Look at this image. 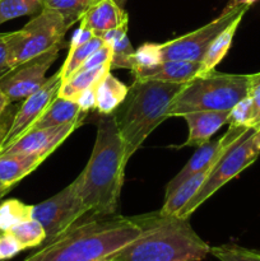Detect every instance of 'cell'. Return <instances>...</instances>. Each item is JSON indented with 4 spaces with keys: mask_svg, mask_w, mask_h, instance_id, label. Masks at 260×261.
I'll return each instance as SVG.
<instances>
[{
    "mask_svg": "<svg viewBox=\"0 0 260 261\" xmlns=\"http://www.w3.org/2000/svg\"><path fill=\"white\" fill-rule=\"evenodd\" d=\"M103 45V40L98 36H94L91 41L86 42L84 45L69 48L68 56H66L65 61H64L63 66L60 69L61 81H65V79L70 78L73 74H75L82 68V65L86 63L87 59Z\"/></svg>",
    "mask_w": 260,
    "mask_h": 261,
    "instance_id": "cb8c5ba5",
    "label": "cell"
},
{
    "mask_svg": "<svg viewBox=\"0 0 260 261\" xmlns=\"http://www.w3.org/2000/svg\"><path fill=\"white\" fill-rule=\"evenodd\" d=\"M98 84V83H97ZM97 84L89 87V88L84 89L81 94L78 96V98L75 99V102L78 103L79 109L82 110V112L87 114V112L92 111V110H96L97 105V96H96V89Z\"/></svg>",
    "mask_w": 260,
    "mask_h": 261,
    "instance_id": "e575fe53",
    "label": "cell"
},
{
    "mask_svg": "<svg viewBox=\"0 0 260 261\" xmlns=\"http://www.w3.org/2000/svg\"><path fill=\"white\" fill-rule=\"evenodd\" d=\"M229 111H193L183 116L189 126V137L183 147H194L209 142L223 125L228 124Z\"/></svg>",
    "mask_w": 260,
    "mask_h": 261,
    "instance_id": "2e32d148",
    "label": "cell"
},
{
    "mask_svg": "<svg viewBox=\"0 0 260 261\" xmlns=\"http://www.w3.org/2000/svg\"><path fill=\"white\" fill-rule=\"evenodd\" d=\"M0 119H2V117H0ZM3 134H4V132H0V139H2V137H3Z\"/></svg>",
    "mask_w": 260,
    "mask_h": 261,
    "instance_id": "7bdbcfd3",
    "label": "cell"
},
{
    "mask_svg": "<svg viewBox=\"0 0 260 261\" xmlns=\"http://www.w3.org/2000/svg\"><path fill=\"white\" fill-rule=\"evenodd\" d=\"M257 0H229L228 4L226 5V8H236V7H251L254 3H256Z\"/></svg>",
    "mask_w": 260,
    "mask_h": 261,
    "instance_id": "74e56055",
    "label": "cell"
},
{
    "mask_svg": "<svg viewBox=\"0 0 260 261\" xmlns=\"http://www.w3.org/2000/svg\"><path fill=\"white\" fill-rule=\"evenodd\" d=\"M93 4L91 0H43L42 8L56 10L65 18L69 27L81 22L84 13Z\"/></svg>",
    "mask_w": 260,
    "mask_h": 261,
    "instance_id": "4316f807",
    "label": "cell"
},
{
    "mask_svg": "<svg viewBox=\"0 0 260 261\" xmlns=\"http://www.w3.org/2000/svg\"><path fill=\"white\" fill-rule=\"evenodd\" d=\"M126 163L116 119L114 115H101L92 154L79 173L81 196L88 216L117 214Z\"/></svg>",
    "mask_w": 260,
    "mask_h": 261,
    "instance_id": "7a4b0ae2",
    "label": "cell"
},
{
    "mask_svg": "<svg viewBox=\"0 0 260 261\" xmlns=\"http://www.w3.org/2000/svg\"><path fill=\"white\" fill-rule=\"evenodd\" d=\"M222 153L213 161V162L209 163V165L206 166V167H204L203 170H200L199 172H196L195 175H193L191 177H189L188 180L184 181V182L181 184V185H178L170 195L166 196L165 203H163L160 213L163 214V216H177V214L185 208L186 204L196 195V193H198L199 189L203 186V184L205 182L209 173L212 172L214 165H216L218 158L222 155Z\"/></svg>",
    "mask_w": 260,
    "mask_h": 261,
    "instance_id": "e0dca14e",
    "label": "cell"
},
{
    "mask_svg": "<svg viewBox=\"0 0 260 261\" xmlns=\"http://www.w3.org/2000/svg\"><path fill=\"white\" fill-rule=\"evenodd\" d=\"M111 47L107 45H103L102 47H99L98 50L94 51V53L87 59V61L82 65V68L79 69V70H82V69L96 68V66L105 65V64H110V65H111Z\"/></svg>",
    "mask_w": 260,
    "mask_h": 261,
    "instance_id": "836d02e7",
    "label": "cell"
},
{
    "mask_svg": "<svg viewBox=\"0 0 260 261\" xmlns=\"http://www.w3.org/2000/svg\"><path fill=\"white\" fill-rule=\"evenodd\" d=\"M69 24L56 10L41 8L20 30L7 32L13 68L61 45Z\"/></svg>",
    "mask_w": 260,
    "mask_h": 261,
    "instance_id": "52a82bcc",
    "label": "cell"
},
{
    "mask_svg": "<svg viewBox=\"0 0 260 261\" xmlns=\"http://www.w3.org/2000/svg\"><path fill=\"white\" fill-rule=\"evenodd\" d=\"M13 69L9 46L7 42V32L0 33V78Z\"/></svg>",
    "mask_w": 260,
    "mask_h": 261,
    "instance_id": "d590c367",
    "label": "cell"
},
{
    "mask_svg": "<svg viewBox=\"0 0 260 261\" xmlns=\"http://www.w3.org/2000/svg\"><path fill=\"white\" fill-rule=\"evenodd\" d=\"M114 2L116 3L117 5H120V7H121V8H124L125 4H126L127 0H114Z\"/></svg>",
    "mask_w": 260,
    "mask_h": 261,
    "instance_id": "ab89813d",
    "label": "cell"
},
{
    "mask_svg": "<svg viewBox=\"0 0 260 261\" xmlns=\"http://www.w3.org/2000/svg\"><path fill=\"white\" fill-rule=\"evenodd\" d=\"M252 99L247 96L235 105L228 115V124L231 126H251Z\"/></svg>",
    "mask_w": 260,
    "mask_h": 261,
    "instance_id": "4dcf8cb0",
    "label": "cell"
},
{
    "mask_svg": "<svg viewBox=\"0 0 260 261\" xmlns=\"http://www.w3.org/2000/svg\"><path fill=\"white\" fill-rule=\"evenodd\" d=\"M32 205L18 199H8L0 203V233L10 231L15 224L31 218Z\"/></svg>",
    "mask_w": 260,
    "mask_h": 261,
    "instance_id": "484cf974",
    "label": "cell"
},
{
    "mask_svg": "<svg viewBox=\"0 0 260 261\" xmlns=\"http://www.w3.org/2000/svg\"><path fill=\"white\" fill-rule=\"evenodd\" d=\"M43 0H0V25L15 18L36 14Z\"/></svg>",
    "mask_w": 260,
    "mask_h": 261,
    "instance_id": "83f0119b",
    "label": "cell"
},
{
    "mask_svg": "<svg viewBox=\"0 0 260 261\" xmlns=\"http://www.w3.org/2000/svg\"><path fill=\"white\" fill-rule=\"evenodd\" d=\"M257 130V127L249 126L224 149L205 182L199 189L196 195L186 204L185 208L177 214L178 217L189 219V217L222 186L226 185L232 178L237 177L242 171L256 161L257 155L260 154L256 142Z\"/></svg>",
    "mask_w": 260,
    "mask_h": 261,
    "instance_id": "8992f818",
    "label": "cell"
},
{
    "mask_svg": "<svg viewBox=\"0 0 260 261\" xmlns=\"http://www.w3.org/2000/svg\"><path fill=\"white\" fill-rule=\"evenodd\" d=\"M140 218L139 237L107 261H201L211 251L188 219L160 212Z\"/></svg>",
    "mask_w": 260,
    "mask_h": 261,
    "instance_id": "3957f363",
    "label": "cell"
},
{
    "mask_svg": "<svg viewBox=\"0 0 260 261\" xmlns=\"http://www.w3.org/2000/svg\"><path fill=\"white\" fill-rule=\"evenodd\" d=\"M86 216L88 212L82 200L79 176L58 194L32 205L31 212V218L40 222L45 228V242L56 239Z\"/></svg>",
    "mask_w": 260,
    "mask_h": 261,
    "instance_id": "ba28073f",
    "label": "cell"
},
{
    "mask_svg": "<svg viewBox=\"0 0 260 261\" xmlns=\"http://www.w3.org/2000/svg\"><path fill=\"white\" fill-rule=\"evenodd\" d=\"M87 114L82 112L75 101L56 97L31 129H46V127L63 126L71 122H83Z\"/></svg>",
    "mask_w": 260,
    "mask_h": 261,
    "instance_id": "d6986e66",
    "label": "cell"
},
{
    "mask_svg": "<svg viewBox=\"0 0 260 261\" xmlns=\"http://www.w3.org/2000/svg\"><path fill=\"white\" fill-rule=\"evenodd\" d=\"M91 2H93V3H96V2H97V0H91Z\"/></svg>",
    "mask_w": 260,
    "mask_h": 261,
    "instance_id": "ee69618b",
    "label": "cell"
},
{
    "mask_svg": "<svg viewBox=\"0 0 260 261\" xmlns=\"http://www.w3.org/2000/svg\"><path fill=\"white\" fill-rule=\"evenodd\" d=\"M201 71L200 61L162 60L160 64L147 69L134 71V79L160 81L166 83L188 84L199 76Z\"/></svg>",
    "mask_w": 260,
    "mask_h": 261,
    "instance_id": "5bb4252c",
    "label": "cell"
},
{
    "mask_svg": "<svg viewBox=\"0 0 260 261\" xmlns=\"http://www.w3.org/2000/svg\"><path fill=\"white\" fill-rule=\"evenodd\" d=\"M23 251L22 245L10 232L0 233V259L9 260Z\"/></svg>",
    "mask_w": 260,
    "mask_h": 261,
    "instance_id": "d6a6232c",
    "label": "cell"
},
{
    "mask_svg": "<svg viewBox=\"0 0 260 261\" xmlns=\"http://www.w3.org/2000/svg\"><path fill=\"white\" fill-rule=\"evenodd\" d=\"M9 105H10L9 99L7 98V96L4 94V92L0 89V117L5 114V111H7V109Z\"/></svg>",
    "mask_w": 260,
    "mask_h": 261,
    "instance_id": "f35d334b",
    "label": "cell"
},
{
    "mask_svg": "<svg viewBox=\"0 0 260 261\" xmlns=\"http://www.w3.org/2000/svg\"><path fill=\"white\" fill-rule=\"evenodd\" d=\"M245 14H240L239 17L235 18L226 28H224L222 32H219L217 35V37L212 41V43L209 45L208 50H206L205 55H204L201 63V71L199 74V76L204 75V74L211 73L212 70L216 69V66L221 63L224 59V56L228 53L229 47L232 45V41H233L235 33H236L237 28H239L240 23H241L242 18Z\"/></svg>",
    "mask_w": 260,
    "mask_h": 261,
    "instance_id": "603a6c76",
    "label": "cell"
},
{
    "mask_svg": "<svg viewBox=\"0 0 260 261\" xmlns=\"http://www.w3.org/2000/svg\"><path fill=\"white\" fill-rule=\"evenodd\" d=\"M256 142H257V148H259V152H260V129L257 130L256 133Z\"/></svg>",
    "mask_w": 260,
    "mask_h": 261,
    "instance_id": "b9f144b4",
    "label": "cell"
},
{
    "mask_svg": "<svg viewBox=\"0 0 260 261\" xmlns=\"http://www.w3.org/2000/svg\"><path fill=\"white\" fill-rule=\"evenodd\" d=\"M8 232H10L18 240V242L22 245L23 250L40 247L46 241L45 228L40 222L33 218H28L20 223L15 224Z\"/></svg>",
    "mask_w": 260,
    "mask_h": 261,
    "instance_id": "d4e9b609",
    "label": "cell"
},
{
    "mask_svg": "<svg viewBox=\"0 0 260 261\" xmlns=\"http://www.w3.org/2000/svg\"><path fill=\"white\" fill-rule=\"evenodd\" d=\"M251 74H227L212 70L188 83L173 101L168 117L193 111H231L250 94Z\"/></svg>",
    "mask_w": 260,
    "mask_h": 261,
    "instance_id": "5b68a950",
    "label": "cell"
},
{
    "mask_svg": "<svg viewBox=\"0 0 260 261\" xmlns=\"http://www.w3.org/2000/svg\"><path fill=\"white\" fill-rule=\"evenodd\" d=\"M249 126H231L229 125L228 130H227L226 134L222 138L217 140H209V142L204 143V144L199 145L198 150H195L193 155H191L190 160L188 161L185 166L181 168V171H178L177 175L173 178H171V181H168L167 186H166V196L170 195L178 185L184 182L185 180H188L189 177H191L193 175H195L196 172H199L200 170H203L204 167L209 165V163L213 162L235 139L240 137L245 130Z\"/></svg>",
    "mask_w": 260,
    "mask_h": 261,
    "instance_id": "4fadbf2b",
    "label": "cell"
},
{
    "mask_svg": "<svg viewBox=\"0 0 260 261\" xmlns=\"http://www.w3.org/2000/svg\"><path fill=\"white\" fill-rule=\"evenodd\" d=\"M185 86L134 79V83L129 87L126 98L114 114L125 145L126 162H129L153 130L168 119V111L173 101Z\"/></svg>",
    "mask_w": 260,
    "mask_h": 261,
    "instance_id": "277c9868",
    "label": "cell"
},
{
    "mask_svg": "<svg viewBox=\"0 0 260 261\" xmlns=\"http://www.w3.org/2000/svg\"><path fill=\"white\" fill-rule=\"evenodd\" d=\"M127 92L129 87L109 71L97 84L96 111L99 115H114L125 101Z\"/></svg>",
    "mask_w": 260,
    "mask_h": 261,
    "instance_id": "ffe728a7",
    "label": "cell"
},
{
    "mask_svg": "<svg viewBox=\"0 0 260 261\" xmlns=\"http://www.w3.org/2000/svg\"><path fill=\"white\" fill-rule=\"evenodd\" d=\"M91 28L96 36H101L107 31L129 25V17L124 8L114 0H97L88 8L81 22Z\"/></svg>",
    "mask_w": 260,
    "mask_h": 261,
    "instance_id": "9a60e30c",
    "label": "cell"
},
{
    "mask_svg": "<svg viewBox=\"0 0 260 261\" xmlns=\"http://www.w3.org/2000/svg\"><path fill=\"white\" fill-rule=\"evenodd\" d=\"M109 71H111V65L110 64H105V65L96 66V68L92 69H82V70H78L70 78L65 79V81H61L58 96L61 97V98L75 101L84 89L99 83V81Z\"/></svg>",
    "mask_w": 260,
    "mask_h": 261,
    "instance_id": "44dd1931",
    "label": "cell"
},
{
    "mask_svg": "<svg viewBox=\"0 0 260 261\" xmlns=\"http://www.w3.org/2000/svg\"><path fill=\"white\" fill-rule=\"evenodd\" d=\"M162 61V54H161L160 43L145 42L138 48H135L134 55H133V66L132 73L140 70V69H147L150 66H154Z\"/></svg>",
    "mask_w": 260,
    "mask_h": 261,
    "instance_id": "f546056e",
    "label": "cell"
},
{
    "mask_svg": "<svg viewBox=\"0 0 260 261\" xmlns=\"http://www.w3.org/2000/svg\"><path fill=\"white\" fill-rule=\"evenodd\" d=\"M82 125L81 121L71 122L63 126L46 127V129H30L15 142L0 150V153H20L46 158L55 152L59 145L65 142Z\"/></svg>",
    "mask_w": 260,
    "mask_h": 261,
    "instance_id": "7c38bea8",
    "label": "cell"
},
{
    "mask_svg": "<svg viewBox=\"0 0 260 261\" xmlns=\"http://www.w3.org/2000/svg\"><path fill=\"white\" fill-rule=\"evenodd\" d=\"M209 254L219 261H260V252L233 244L211 247Z\"/></svg>",
    "mask_w": 260,
    "mask_h": 261,
    "instance_id": "f1b7e54d",
    "label": "cell"
},
{
    "mask_svg": "<svg viewBox=\"0 0 260 261\" xmlns=\"http://www.w3.org/2000/svg\"><path fill=\"white\" fill-rule=\"evenodd\" d=\"M142 232L140 216H86L22 261H107Z\"/></svg>",
    "mask_w": 260,
    "mask_h": 261,
    "instance_id": "6da1fadb",
    "label": "cell"
},
{
    "mask_svg": "<svg viewBox=\"0 0 260 261\" xmlns=\"http://www.w3.org/2000/svg\"><path fill=\"white\" fill-rule=\"evenodd\" d=\"M60 48L61 45L30 59L14 66L0 78V89L4 92L10 103L27 98L47 82L46 73L58 59Z\"/></svg>",
    "mask_w": 260,
    "mask_h": 261,
    "instance_id": "30bf717a",
    "label": "cell"
},
{
    "mask_svg": "<svg viewBox=\"0 0 260 261\" xmlns=\"http://www.w3.org/2000/svg\"><path fill=\"white\" fill-rule=\"evenodd\" d=\"M94 36L96 35H94L93 31H92L91 28L87 27V25L83 24V23H79V28L74 32L73 37H71L70 40L69 48H74V47H78V46L81 45H84L86 42L91 41Z\"/></svg>",
    "mask_w": 260,
    "mask_h": 261,
    "instance_id": "8d00e7d4",
    "label": "cell"
},
{
    "mask_svg": "<svg viewBox=\"0 0 260 261\" xmlns=\"http://www.w3.org/2000/svg\"><path fill=\"white\" fill-rule=\"evenodd\" d=\"M249 96L252 99L251 126L260 129V71L251 74Z\"/></svg>",
    "mask_w": 260,
    "mask_h": 261,
    "instance_id": "1f68e13d",
    "label": "cell"
},
{
    "mask_svg": "<svg viewBox=\"0 0 260 261\" xmlns=\"http://www.w3.org/2000/svg\"><path fill=\"white\" fill-rule=\"evenodd\" d=\"M60 84L61 75L59 70L54 75H51L38 91L23 99V103L13 115L10 124L8 125L0 139V150L12 144L32 127L38 117L47 109L48 105L58 97Z\"/></svg>",
    "mask_w": 260,
    "mask_h": 261,
    "instance_id": "8fae6325",
    "label": "cell"
},
{
    "mask_svg": "<svg viewBox=\"0 0 260 261\" xmlns=\"http://www.w3.org/2000/svg\"><path fill=\"white\" fill-rule=\"evenodd\" d=\"M43 158L20 153H0V185L10 190L15 184L32 173Z\"/></svg>",
    "mask_w": 260,
    "mask_h": 261,
    "instance_id": "ac0fdd59",
    "label": "cell"
},
{
    "mask_svg": "<svg viewBox=\"0 0 260 261\" xmlns=\"http://www.w3.org/2000/svg\"><path fill=\"white\" fill-rule=\"evenodd\" d=\"M249 7L224 8L223 12L195 31L160 43L162 60L201 61L212 41L240 14H245Z\"/></svg>",
    "mask_w": 260,
    "mask_h": 261,
    "instance_id": "9c48e42d",
    "label": "cell"
},
{
    "mask_svg": "<svg viewBox=\"0 0 260 261\" xmlns=\"http://www.w3.org/2000/svg\"><path fill=\"white\" fill-rule=\"evenodd\" d=\"M127 27L129 25H122V27L107 31L99 36L103 40L105 45L111 47V69L132 70L133 55H134L135 48L133 47L127 37Z\"/></svg>",
    "mask_w": 260,
    "mask_h": 261,
    "instance_id": "7402d4cb",
    "label": "cell"
},
{
    "mask_svg": "<svg viewBox=\"0 0 260 261\" xmlns=\"http://www.w3.org/2000/svg\"><path fill=\"white\" fill-rule=\"evenodd\" d=\"M0 261H2V259H0Z\"/></svg>",
    "mask_w": 260,
    "mask_h": 261,
    "instance_id": "f6af8a7d",
    "label": "cell"
},
{
    "mask_svg": "<svg viewBox=\"0 0 260 261\" xmlns=\"http://www.w3.org/2000/svg\"><path fill=\"white\" fill-rule=\"evenodd\" d=\"M8 191H9V190H7V189H5V188H3V186L0 185V199H2L3 196H4L5 194L8 193Z\"/></svg>",
    "mask_w": 260,
    "mask_h": 261,
    "instance_id": "60d3db41",
    "label": "cell"
}]
</instances>
